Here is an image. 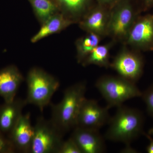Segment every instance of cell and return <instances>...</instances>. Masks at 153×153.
Returning <instances> with one entry per match:
<instances>
[{
	"mask_svg": "<svg viewBox=\"0 0 153 153\" xmlns=\"http://www.w3.org/2000/svg\"><path fill=\"white\" fill-rule=\"evenodd\" d=\"M86 90L85 81L77 82L66 88L60 102L52 105L50 120L63 133L76 127L77 116L85 98Z\"/></svg>",
	"mask_w": 153,
	"mask_h": 153,
	"instance_id": "6da1fadb",
	"label": "cell"
},
{
	"mask_svg": "<svg viewBox=\"0 0 153 153\" xmlns=\"http://www.w3.org/2000/svg\"><path fill=\"white\" fill-rule=\"evenodd\" d=\"M111 118L105 134L106 139L124 143L127 146L143 133V116L134 108L121 105Z\"/></svg>",
	"mask_w": 153,
	"mask_h": 153,
	"instance_id": "7a4b0ae2",
	"label": "cell"
},
{
	"mask_svg": "<svg viewBox=\"0 0 153 153\" xmlns=\"http://www.w3.org/2000/svg\"><path fill=\"white\" fill-rule=\"evenodd\" d=\"M27 103L37 106L41 111L50 103L52 97L60 86L59 81L44 69L34 67L27 76Z\"/></svg>",
	"mask_w": 153,
	"mask_h": 153,
	"instance_id": "3957f363",
	"label": "cell"
},
{
	"mask_svg": "<svg viewBox=\"0 0 153 153\" xmlns=\"http://www.w3.org/2000/svg\"><path fill=\"white\" fill-rule=\"evenodd\" d=\"M95 85L106 101L108 108L118 107L128 100L141 97L142 94L135 83L119 75L101 76Z\"/></svg>",
	"mask_w": 153,
	"mask_h": 153,
	"instance_id": "277c9868",
	"label": "cell"
},
{
	"mask_svg": "<svg viewBox=\"0 0 153 153\" xmlns=\"http://www.w3.org/2000/svg\"><path fill=\"white\" fill-rule=\"evenodd\" d=\"M140 13L135 0L119 1L110 8L107 36L124 43Z\"/></svg>",
	"mask_w": 153,
	"mask_h": 153,
	"instance_id": "5b68a950",
	"label": "cell"
},
{
	"mask_svg": "<svg viewBox=\"0 0 153 153\" xmlns=\"http://www.w3.org/2000/svg\"><path fill=\"white\" fill-rule=\"evenodd\" d=\"M64 134L51 120L38 118L34 126L31 153H59Z\"/></svg>",
	"mask_w": 153,
	"mask_h": 153,
	"instance_id": "8992f818",
	"label": "cell"
},
{
	"mask_svg": "<svg viewBox=\"0 0 153 153\" xmlns=\"http://www.w3.org/2000/svg\"><path fill=\"white\" fill-rule=\"evenodd\" d=\"M144 66L140 52L124 47L116 55L110 67L119 76L135 83L142 75Z\"/></svg>",
	"mask_w": 153,
	"mask_h": 153,
	"instance_id": "52a82bcc",
	"label": "cell"
},
{
	"mask_svg": "<svg viewBox=\"0 0 153 153\" xmlns=\"http://www.w3.org/2000/svg\"><path fill=\"white\" fill-rule=\"evenodd\" d=\"M124 44L140 51L153 50V16H140L134 22Z\"/></svg>",
	"mask_w": 153,
	"mask_h": 153,
	"instance_id": "ba28073f",
	"label": "cell"
},
{
	"mask_svg": "<svg viewBox=\"0 0 153 153\" xmlns=\"http://www.w3.org/2000/svg\"><path fill=\"white\" fill-rule=\"evenodd\" d=\"M107 107L100 106L97 102L85 98L79 109L76 127L99 130L111 119Z\"/></svg>",
	"mask_w": 153,
	"mask_h": 153,
	"instance_id": "9c48e42d",
	"label": "cell"
},
{
	"mask_svg": "<svg viewBox=\"0 0 153 153\" xmlns=\"http://www.w3.org/2000/svg\"><path fill=\"white\" fill-rule=\"evenodd\" d=\"M110 8L96 2L78 23L86 33H93L102 38L107 36Z\"/></svg>",
	"mask_w": 153,
	"mask_h": 153,
	"instance_id": "30bf717a",
	"label": "cell"
},
{
	"mask_svg": "<svg viewBox=\"0 0 153 153\" xmlns=\"http://www.w3.org/2000/svg\"><path fill=\"white\" fill-rule=\"evenodd\" d=\"M34 135L30 113L22 114L8 135L16 152L31 153Z\"/></svg>",
	"mask_w": 153,
	"mask_h": 153,
	"instance_id": "8fae6325",
	"label": "cell"
},
{
	"mask_svg": "<svg viewBox=\"0 0 153 153\" xmlns=\"http://www.w3.org/2000/svg\"><path fill=\"white\" fill-rule=\"evenodd\" d=\"M71 137L82 153H101L105 151L104 139L99 130L75 127Z\"/></svg>",
	"mask_w": 153,
	"mask_h": 153,
	"instance_id": "7c38bea8",
	"label": "cell"
},
{
	"mask_svg": "<svg viewBox=\"0 0 153 153\" xmlns=\"http://www.w3.org/2000/svg\"><path fill=\"white\" fill-rule=\"evenodd\" d=\"M24 80V76L16 65H9L0 69V97L5 102H10L16 98Z\"/></svg>",
	"mask_w": 153,
	"mask_h": 153,
	"instance_id": "4fadbf2b",
	"label": "cell"
},
{
	"mask_svg": "<svg viewBox=\"0 0 153 153\" xmlns=\"http://www.w3.org/2000/svg\"><path fill=\"white\" fill-rule=\"evenodd\" d=\"M27 103L26 100L16 97L13 101L0 105V132L8 135L21 116Z\"/></svg>",
	"mask_w": 153,
	"mask_h": 153,
	"instance_id": "5bb4252c",
	"label": "cell"
},
{
	"mask_svg": "<svg viewBox=\"0 0 153 153\" xmlns=\"http://www.w3.org/2000/svg\"><path fill=\"white\" fill-rule=\"evenodd\" d=\"M59 12L73 24L82 20L96 3V0H53Z\"/></svg>",
	"mask_w": 153,
	"mask_h": 153,
	"instance_id": "9a60e30c",
	"label": "cell"
},
{
	"mask_svg": "<svg viewBox=\"0 0 153 153\" xmlns=\"http://www.w3.org/2000/svg\"><path fill=\"white\" fill-rule=\"evenodd\" d=\"M72 25L73 23L63 14L58 13L41 25L40 30L31 38V42L37 43L46 37L60 33Z\"/></svg>",
	"mask_w": 153,
	"mask_h": 153,
	"instance_id": "2e32d148",
	"label": "cell"
},
{
	"mask_svg": "<svg viewBox=\"0 0 153 153\" xmlns=\"http://www.w3.org/2000/svg\"><path fill=\"white\" fill-rule=\"evenodd\" d=\"M115 44V42L112 41L102 45L99 44L81 63L82 66H86L94 65L106 68L110 67V52Z\"/></svg>",
	"mask_w": 153,
	"mask_h": 153,
	"instance_id": "e0dca14e",
	"label": "cell"
},
{
	"mask_svg": "<svg viewBox=\"0 0 153 153\" xmlns=\"http://www.w3.org/2000/svg\"><path fill=\"white\" fill-rule=\"evenodd\" d=\"M33 13L41 25L50 18L60 13L53 0H28Z\"/></svg>",
	"mask_w": 153,
	"mask_h": 153,
	"instance_id": "ac0fdd59",
	"label": "cell"
},
{
	"mask_svg": "<svg viewBox=\"0 0 153 153\" xmlns=\"http://www.w3.org/2000/svg\"><path fill=\"white\" fill-rule=\"evenodd\" d=\"M102 37L93 33H87L85 36L78 38L75 41L76 58L81 63L94 48L99 45Z\"/></svg>",
	"mask_w": 153,
	"mask_h": 153,
	"instance_id": "d6986e66",
	"label": "cell"
},
{
	"mask_svg": "<svg viewBox=\"0 0 153 153\" xmlns=\"http://www.w3.org/2000/svg\"><path fill=\"white\" fill-rule=\"evenodd\" d=\"M58 153H82L75 141L71 137L63 140Z\"/></svg>",
	"mask_w": 153,
	"mask_h": 153,
	"instance_id": "ffe728a7",
	"label": "cell"
},
{
	"mask_svg": "<svg viewBox=\"0 0 153 153\" xmlns=\"http://www.w3.org/2000/svg\"><path fill=\"white\" fill-rule=\"evenodd\" d=\"M141 97L146 105L148 113L153 117V84L142 93Z\"/></svg>",
	"mask_w": 153,
	"mask_h": 153,
	"instance_id": "44dd1931",
	"label": "cell"
},
{
	"mask_svg": "<svg viewBox=\"0 0 153 153\" xmlns=\"http://www.w3.org/2000/svg\"><path fill=\"white\" fill-rule=\"evenodd\" d=\"M16 152L8 137L0 132V153H12Z\"/></svg>",
	"mask_w": 153,
	"mask_h": 153,
	"instance_id": "7402d4cb",
	"label": "cell"
},
{
	"mask_svg": "<svg viewBox=\"0 0 153 153\" xmlns=\"http://www.w3.org/2000/svg\"><path fill=\"white\" fill-rule=\"evenodd\" d=\"M120 0H96V2L101 5L111 8Z\"/></svg>",
	"mask_w": 153,
	"mask_h": 153,
	"instance_id": "603a6c76",
	"label": "cell"
},
{
	"mask_svg": "<svg viewBox=\"0 0 153 153\" xmlns=\"http://www.w3.org/2000/svg\"><path fill=\"white\" fill-rule=\"evenodd\" d=\"M146 137L149 140L150 143L146 148V151L148 153H153V139L149 134L144 133Z\"/></svg>",
	"mask_w": 153,
	"mask_h": 153,
	"instance_id": "cb8c5ba5",
	"label": "cell"
},
{
	"mask_svg": "<svg viewBox=\"0 0 153 153\" xmlns=\"http://www.w3.org/2000/svg\"><path fill=\"white\" fill-rule=\"evenodd\" d=\"M144 10L150 8L153 6V0H141Z\"/></svg>",
	"mask_w": 153,
	"mask_h": 153,
	"instance_id": "d4e9b609",
	"label": "cell"
},
{
	"mask_svg": "<svg viewBox=\"0 0 153 153\" xmlns=\"http://www.w3.org/2000/svg\"><path fill=\"white\" fill-rule=\"evenodd\" d=\"M149 134L150 135H153V127L149 130Z\"/></svg>",
	"mask_w": 153,
	"mask_h": 153,
	"instance_id": "484cf974",
	"label": "cell"
},
{
	"mask_svg": "<svg viewBox=\"0 0 153 153\" xmlns=\"http://www.w3.org/2000/svg\"></svg>",
	"mask_w": 153,
	"mask_h": 153,
	"instance_id": "4316f807",
	"label": "cell"
}]
</instances>
